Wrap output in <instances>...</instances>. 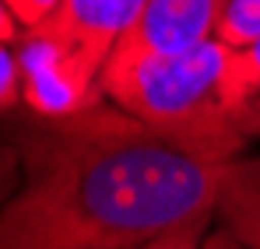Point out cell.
Returning a JSON list of instances; mask_svg holds the SVG:
<instances>
[{"label":"cell","mask_w":260,"mask_h":249,"mask_svg":"<svg viewBox=\"0 0 260 249\" xmlns=\"http://www.w3.org/2000/svg\"><path fill=\"white\" fill-rule=\"evenodd\" d=\"M4 137L25 179L0 210V249H141L211 214L225 162L95 102L71 116H14Z\"/></svg>","instance_id":"obj_1"},{"label":"cell","mask_w":260,"mask_h":249,"mask_svg":"<svg viewBox=\"0 0 260 249\" xmlns=\"http://www.w3.org/2000/svg\"><path fill=\"white\" fill-rule=\"evenodd\" d=\"M229 56L232 46L221 39L173 56H113L102 74V98L215 162H232L246 155L250 137L221 102Z\"/></svg>","instance_id":"obj_2"},{"label":"cell","mask_w":260,"mask_h":249,"mask_svg":"<svg viewBox=\"0 0 260 249\" xmlns=\"http://www.w3.org/2000/svg\"><path fill=\"white\" fill-rule=\"evenodd\" d=\"M144 0H60L53 14L25 28L21 105L36 116H71L102 98V74Z\"/></svg>","instance_id":"obj_3"},{"label":"cell","mask_w":260,"mask_h":249,"mask_svg":"<svg viewBox=\"0 0 260 249\" xmlns=\"http://www.w3.org/2000/svg\"><path fill=\"white\" fill-rule=\"evenodd\" d=\"M225 7L229 0H144L113 56H173L218 39Z\"/></svg>","instance_id":"obj_4"},{"label":"cell","mask_w":260,"mask_h":249,"mask_svg":"<svg viewBox=\"0 0 260 249\" xmlns=\"http://www.w3.org/2000/svg\"><path fill=\"white\" fill-rule=\"evenodd\" d=\"M215 225L232 232L246 249H260V155H239L221 168Z\"/></svg>","instance_id":"obj_5"},{"label":"cell","mask_w":260,"mask_h":249,"mask_svg":"<svg viewBox=\"0 0 260 249\" xmlns=\"http://www.w3.org/2000/svg\"><path fill=\"white\" fill-rule=\"evenodd\" d=\"M257 95H260V39L250 42V46L232 49L229 70H225V81H221V102L236 116Z\"/></svg>","instance_id":"obj_6"},{"label":"cell","mask_w":260,"mask_h":249,"mask_svg":"<svg viewBox=\"0 0 260 249\" xmlns=\"http://www.w3.org/2000/svg\"><path fill=\"white\" fill-rule=\"evenodd\" d=\"M218 39L232 49L250 46L260 39V0H229L221 25H218Z\"/></svg>","instance_id":"obj_7"},{"label":"cell","mask_w":260,"mask_h":249,"mask_svg":"<svg viewBox=\"0 0 260 249\" xmlns=\"http://www.w3.org/2000/svg\"><path fill=\"white\" fill-rule=\"evenodd\" d=\"M21 91H25V78H21L18 42L0 39V116L21 105Z\"/></svg>","instance_id":"obj_8"},{"label":"cell","mask_w":260,"mask_h":249,"mask_svg":"<svg viewBox=\"0 0 260 249\" xmlns=\"http://www.w3.org/2000/svg\"><path fill=\"white\" fill-rule=\"evenodd\" d=\"M211 221H215V210L211 214H197V218L176 225L169 232H162L158 239L144 242L141 249H201L204 246V235L211 232Z\"/></svg>","instance_id":"obj_9"},{"label":"cell","mask_w":260,"mask_h":249,"mask_svg":"<svg viewBox=\"0 0 260 249\" xmlns=\"http://www.w3.org/2000/svg\"><path fill=\"white\" fill-rule=\"evenodd\" d=\"M21 179H25V165H21V155L18 148L0 137V210L11 204V197L21 190Z\"/></svg>","instance_id":"obj_10"},{"label":"cell","mask_w":260,"mask_h":249,"mask_svg":"<svg viewBox=\"0 0 260 249\" xmlns=\"http://www.w3.org/2000/svg\"><path fill=\"white\" fill-rule=\"evenodd\" d=\"M7 11H11V18L21 25V32L25 28H32V25H39L46 14H53V7L60 4V0H0Z\"/></svg>","instance_id":"obj_11"},{"label":"cell","mask_w":260,"mask_h":249,"mask_svg":"<svg viewBox=\"0 0 260 249\" xmlns=\"http://www.w3.org/2000/svg\"><path fill=\"white\" fill-rule=\"evenodd\" d=\"M236 123H239V130H243L250 140H257L260 137V95L250 102V105H243V109L236 113Z\"/></svg>","instance_id":"obj_12"},{"label":"cell","mask_w":260,"mask_h":249,"mask_svg":"<svg viewBox=\"0 0 260 249\" xmlns=\"http://www.w3.org/2000/svg\"><path fill=\"white\" fill-rule=\"evenodd\" d=\"M201 249H246V246H243L232 232H225L221 225H215V228L204 235V246H201Z\"/></svg>","instance_id":"obj_13"},{"label":"cell","mask_w":260,"mask_h":249,"mask_svg":"<svg viewBox=\"0 0 260 249\" xmlns=\"http://www.w3.org/2000/svg\"><path fill=\"white\" fill-rule=\"evenodd\" d=\"M0 39H11V42H18L21 39V25L11 18V11L0 4Z\"/></svg>","instance_id":"obj_14"}]
</instances>
